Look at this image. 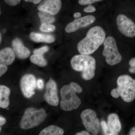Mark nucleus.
<instances>
[{
    "label": "nucleus",
    "mask_w": 135,
    "mask_h": 135,
    "mask_svg": "<svg viewBox=\"0 0 135 135\" xmlns=\"http://www.w3.org/2000/svg\"><path fill=\"white\" fill-rule=\"evenodd\" d=\"M12 46L16 56L20 59H25L30 56V50L25 47L21 40L18 38H15L12 40Z\"/></svg>",
    "instance_id": "ddd939ff"
},
{
    "label": "nucleus",
    "mask_w": 135,
    "mask_h": 135,
    "mask_svg": "<svg viewBox=\"0 0 135 135\" xmlns=\"http://www.w3.org/2000/svg\"><path fill=\"white\" fill-rule=\"evenodd\" d=\"M30 60L31 62L41 67H44L47 65V61L43 55L34 54L31 56Z\"/></svg>",
    "instance_id": "aec40b11"
},
{
    "label": "nucleus",
    "mask_w": 135,
    "mask_h": 135,
    "mask_svg": "<svg viewBox=\"0 0 135 135\" xmlns=\"http://www.w3.org/2000/svg\"><path fill=\"white\" fill-rule=\"evenodd\" d=\"M81 15L80 12H75V13L74 14L73 17L74 18L76 19V18H79L81 17Z\"/></svg>",
    "instance_id": "473e14b6"
},
{
    "label": "nucleus",
    "mask_w": 135,
    "mask_h": 135,
    "mask_svg": "<svg viewBox=\"0 0 135 135\" xmlns=\"http://www.w3.org/2000/svg\"><path fill=\"white\" fill-rule=\"evenodd\" d=\"M103 55L105 57L106 63L109 65L113 66L120 62L122 56L117 47L115 39L112 36L105 38L104 43Z\"/></svg>",
    "instance_id": "423d86ee"
},
{
    "label": "nucleus",
    "mask_w": 135,
    "mask_h": 135,
    "mask_svg": "<svg viewBox=\"0 0 135 135\" xmlns=\"http://www.w3.org/2000/svg\"><path fill=\"white\" fill-rule=\"evenodd\" d=\"M108 135H118L121 129L122 126L118 114L112 113L107 118Z\"/></svg>",
    "instance_id": "4468645a"
},
{
    "label": "nucleus",
    "mask_w": 135,
    "mask_h": 135,
    "mask_svg": "<svg viewBox=\"0 0 135 135\" xmlns=\"http://www.w3.org/2000/svg\"><path fill=\"white\" fill-rule=\"evenodd\" d=\"M55 29V26L51 24H43L41 25V26L40 27V30L41 31L46 32L54 31Z\"/></svg>",
    "instance_id": "412c9836"
},
{
    "label": "nucleus",
    "mask_w": 135,
    "mask_h": 135,
    "mask_svg": "<svg viewBox=\"0 0 135 135\" xmlns=\"http://www.w3.org/2000/svg\"><path fill=\"white\" fill-rule=\"evenodd\" d=\"M49 50V47L47 46H44L41 48L35 50L33 51V54L35 55H43V54L47 52Z\"/></svg>",
    "instance_id": "4be33fe9"
},
{
    "label": "nucleus",
    "mask_w": 135,
    "mask_h": 135,
    "mask_svg": "<svg viewBox=\"0 0 135 135\" xmlns=\"http://www.w3.org/2000/svg\"><path fill=\"white\" fill-rule=\"evenodd\" d=\"M46 92L44 94V99L49 104L56 106L59 104L57 86L54 80L50 78L46 84Z\"/></svg>",
    "instance_id": "9b49d317"
},
{
    "label": "nucleus",
    "mask_w": 135,
    "mask_h": 135,
    "mask_svg": "<svg viewBox=\"0 0 135 135\" xmlns=\"http://www.w3.org/2000/svg\"><path fill=\"white\" fill-rule=\"evenodd\" d=\"M102 1L103 0H79V3L81 5H86Z\"/></svg>",
    "instance_id": "b1692460"
},
{
    "label": "nucleus",
    "mask_w": 135,
    "mask_h": 135,
    "mask_svg": "<svg viewBox=\"0 0 135 135\" xmlns=\"http://www.w3.org/2000/svg\"><path fill=\"white\" fill-rule=\"evenodd\" d=\"M8 67L7 65L0 64V76L1 77L6 73Z\"/></svg>",
    "instance_id": "cd10ccee"
},
{
    "label": "nucleus",
    "mask_w": 135,
    "mask_h": 135,
    "mask_svg": "<svg viewBox=\"0 0 135 135\" xmlns=\"http://www.w3.org/2000/svg\"><path fill=\"white\" fill-rule=\"evenodd\" d=\"M36 86L38 89L42 90L43 89L44 87V83L43 80L41 79H38L36 82Z\"/></svg>",
    "instance_id": "c85d7f7f"
},
{
    "label": "nucleus",
    "mask_w": 135,
    "mask_h": 135,
    "mask_svg": "<svg viewBox=\"0 0 135 135\" xmlns=\"http://www.w3.org/2000/svg\"><path fill=\"white\" fill-rule=\"evenodd\" d=\"M30 38L32 41L36 42L51 43L55 40V37L53 35L38 33H31L30 35Z\"/></svg>",
    "instance_id": "f3484780"
},
{
    "label": "nucleus",
    "mask_w": 135,
    "mask_h": 135,
    "mask_svg": "<svg viewBox=\"0 0 135 135\" xmlns=\"http://www.w3.org/2000/svg\"><path fill=\"white\" fill-rule=\"evenodd\" d=\"M96 60L89 55H77L74 56L71 60L73 69L81 73V77L85 80L93 79L95 75Z\"/></svg>",
    "instance_id": "7ed1b4c3"
},
{
    "label": "nucleus",
    "mask_w": 135,
    "mask_h": 135,
    "mask_svg": "<svg viewBox=\"0 0 135 135\" xmlns=\"http://www.w3.org/2000/svg\"><path fill=\"white\" fill-rule=\"evenodd\" d=\"M38 15L40 20L41 25L44 23H53L55 21L53 15L44 11H39Z\"/></svg>",
    "instance_id": "6ab92c4d"
},
{
    "label": "nucleus",
    "mask_w": 135,
    "mask_h": 135,
    "mask_svg": "<svg viewBox=\"0 0 135 135\" xmlns=\"http://www.w3.org/2000/svg\"><path fill=\"white\" fill-rule=\"evenodd\" d=\"M44 109H37L32 107L27 108L20 122V128L23 129H28L39 126L47 117Z\"/></svg>",
    "instance_id": "20e7f679"
},
{
    "label": "nucleus",
    "mask_w": 135,
    "mask_h": 135,
    "mask_svg": "<svg viewBox=\"0 0 135 135\" xmlns=\"http://www.w3.org/2000/svg\"><path fill=\"white\" fill-rule=\"evenodd\" d=\"M106 34L101 26L93 27L88 31L85 38L77 44L78 51L80 54L90 55L97 50L103 44Z\"/></svg>",
    "instance_id": "f257e3e1"
},
{
    "label": "nucleus",
    "mask_w": 135,
    "mask_h": 135,
    "mask_svg": "<svg viewBox=\"0 0 135 135\" xmlns=\"http://www.w3.org/2000/svg\"><path fill=\"white\" fill-rule=\"evenodd\" d=\"M76 90L71 84L63 86L60 90L61 101L60 108L63 111L69 112L77 109L81 104Z\"/></svg>",
    "instance_id": "39448f33"
},
{
    "label": "nucleus",
    "mask_w": 135,
    "mask_h": 135,
    "mask_svg": "<svg viewBox=\"0 0 135 135\" xmlns=\"http://www.w3.org/2000/svg\"><path fill=\"white\" fill-rule=\"evenodd\" d=\"M129 67L128 71L130 73L135 74V57H133L130 59L129 62Z\"/></svg>",
    "instance_id": "5701e85b"
},
{
    "label": "nucleus",
    "mask_w": 135,
    "mask_h": 135,
    "mask_svg": "<svg viewBox=\"0 0 135 135\" xmlns=\"http://www.w3.org/2000/svg\"><path fill=\"white\" fill-rule=\"evenodd\" d=\"M96 18L92 15H87L76 18L67 25L65 31L68 33H71L77 31L83 27H86L92 24L95 21Z\"/></svg>",
    "instance_id": "9d476101"
},
{
    "label": "nucleus",
    "mask_w": 135,
    "mask_h": 135,
    "mask_svg": "<svg viewBox=\"0 0 135 135\" xmlns=\"http://www.w3.org/2000/svg\"><path fill=\"white\" fill-rule=\"evenodd\" d=\"M76 135H90V134L86 131H83L81 132H79V133H77L75 134Z\"/></svg>",
    "instance_id": "2f4dec72"
},
{
    "label": "nucleus",
    "mask_w": 135,
    "mask_h": 135,
    "mask_svg": "<svg viewBox=\"0 0 135 135\" xmlns=\"http://www.w3.org/2000/svg\"><path fill=\"white\" fill-rule=\"evenodd\" d=\"M118 30L124 36L133 38L135 36V24L126 15H118L116 20Z\"/></svg>",
    "instance_id": "6e6552de"
},
{
    "label": "nucleus",
    "mask_w": 135,
    "mask_h": 135,
    "mask_svg": "<svg viewBox=\"0 0 135 135\" xmlns=\"http://www.w3.org/2000/svg\"><path fill=\"white\" fill-rule=\"evenodd\" d=\"M6 123V119L2 116H0V126H2L5 125Z\"/></svg>",
    "instance_id": "7c9ffc66"
},
{
    "label": "nucleus",
    "mask_w": 135,
    "mask_h": 135,
    "mask_svg": "<svg viewBox=\"0 0 135 135\" xmlns=\"http://www.w3.org/2000/svg\"><path fill=\"white\" fill-rule=\"evenodd\" d=\"M11 91L8 87L4 85L0 86V107L6 109L9 105V96Z\"/></svg>",
    "instance_id": "dca6fc26"
},
{
    "label": "nucleus",
    "mask_w": 135,
    "mask_h": 135,
    "mask_svg": "<svg viewBox=\"0 0 135 135\" xmlns=\"http://www.w3.org/2000/svg\"><path fill=\"white\" fill-rule=\"evenodd\" d=\"M61 0H44L38 5L37 9L39 11H44L55 16L61 9Z\"/></svg>",
    "instance_id": "f8f14e48"
},
{
    "label": "nucleus",
    "mask_w": 135,
    "mask_h": 135,
    "mask_svg": "<svg viewBox=\"0 0 135 135\" xmlns=\"http://www.w3.org/2000/svg\"><path fill=\"white\" fill-rule=\"evenodd\" d=\"M0 35H1V36H0V38H1V39H0V41H1V42L2 38L1 33V34H0Z\"/></svg>",
    "instance_id": "f704fd0d"
},
{
    "label": "nucleus",
    "mask_w": 135,
    "mask_h": 135,
    "mask_svg": "<svg viewBox=\"0 0 135 135\" xmlns=\"http://www.w3.org/2000/svg\"><path fill=\"white\" fill-rule=\"evenodd\" d=\"M129 134L130 135H135V127L131 128L129 132Z\"/></svg>",
    "instance_id": "72a5a7b5"
},
{
    "label": "nucleus",
    "mask_w": 135,
    "mask_h": 135,
    "mask_svg": "<svg viewBox=\"0 0 135 135\" xmlns=\"http://www.w3.org/2000/svg\"><path fill=\"white\" fill-rule=\"evenodd\" d=\"M96 11L95 7L93 6L91 4L89 5L86 7L84 8L83 9V11L87 13H92L95 12Z\"/></svg>",
    "instance_id": "393cba45"
},
{
    "label": "nucleus",
    "mask_w": 135,
    "mask_h": 135,
    "mask_svg": "<svg viewBox=\"0 0 135 135\" xmlns=\"http://www.w3.org/2000/svg\"><path fill=\"white\" fill-rule=\"evenodd\" d=\"M16 56L13 49L9 47L3 49L0 51V64L10 65L15 61Z\"/></svg>",
    "instance_id": "2eb2a0df"
},
{
    "label": "nucleus",
    "mask_w": 135,
    "mask_h": 135,
    "mask_svg": "<svg viewBox=\"0 0 135 135\" xmlns=\"http://www.w3.org/2000/svg\"><path fill=\"white\" fill-rule=\"evenodd\" d=\"M101 125L105 135H108V128L107 123L105 120H102L101 122Z\"/></svg>",
    "instance_id": "a878e982"
},
{
    "label": "nucleus",
    "mask_w": 135,
    "mask_h": 135,
    "mask_svg": "<svg viewBox=\"0 0 135 135\" xmlns=\"http://www.w3.org/2000/svg\"><path fill=\"white\" fill-rule=\"evenodd\" d=\"M24 1L26 2L32 3L35 4H38L41 2L42 0H24Z\"/></svg>",
    "instance_id": "c756f323"
},
{
    "label": "nucleus",
    "mask_w": 135,
    "mask_h": 135,
    "mask_svg": "<svg viewBox=\"0 0 135 135\" xmlns=\"http://www.w3.org/2000/svg\"><path fill=\"white\" fill-rule=\"evenodd\" d=\"M64 131L58 126L51 125L44 129L39 134L40 135H62Z\"/></svg>",
    "instance_id": "a211bd4d"
},
{
    "label": "nucleus",
    "mask_w": 135,
    "mask_h": 135,
    "mask_svg": "<svg viewBox=\"0 0 135 135\" xmlns=\"http://www.w3.org/2000/svg\"><path fill=\"white\" fill-rule=\"evenodd\" d=\"M36 78L32 74H26L21 78L20 89L26 98H30L35 94V90L36 88Z\"/></svg>",
    "instance_id": "1a4fd4ad"
},
{
    "label": "nucleus",
    "mask_w": 135,
    "mask_h": 135,
    "mask_svg": "<svg viewBox=\"0 0 135 135\" xmlns=\"http://www.w3.org/2000/svg\"><path fill=\"white\" fill-rule=\"evenodd\" d=\"M83 124L86 130L93 135H97L100 129V122L94 110L86 109L81 114Z\"/></svg>",
    "instance_id": "0eeeda50"
},
{
    "label": "nucleus",
    "mask_w": 135,
    "mask_h": 135,
    "mask_svg": "<svg viewBox=\"0 0 135 135\" xmlns=\"http://www.w3.org/2000/svg\"><path fill=\"white\" fill-rule=\"evenodd\" d=\"M118 87L111 91L112 96L117 98L120 97L126 103L133 102L135 99V80L130 75H123L118 77Z\"/></svg>",
    "instance_id": "f03ea898"
},
{
    "label": "nucleus",
    "mask_w": 135,
    "mask_h": 135,
    "mask_svg": "<svg viewBox=\"0 0 135 135\" xmlns=\"http://www.w3.org/2000/svg\"><path fill=\"white\" fill-rule=\"evenodd\" d=\"M8 5L11 6H15L20 3L21 0H4Z\"/></svg>",
    "instance_id": "bb28decb"
}]
</instances>
